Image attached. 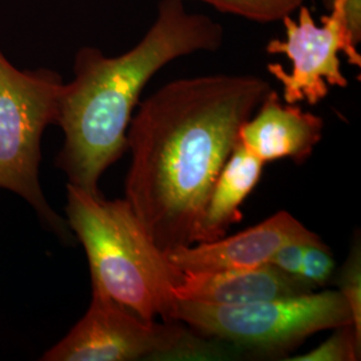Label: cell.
<instances>
[{
    "mask_svg": "<svg viewBox=\"0 0 361 361\" xmlns=\"http://www.w3.org/2000/svg\"><path fill=\"white\" fill-rule=\"evenodd\" d=\"M323 131L322 116L285 104L277 91L271 90L240 128L238 142L264 164L281 158L304 164L322 141Z\"/></svg>",
    "mask_w": 361,
    "mask_h": 361,
    "instance_id": "obj_9",
    "label": "cell"
},
{
    "mask_svg": "<svg viewBox=\"0 0 361 361\" xmlns=\"http://www.w3.org/2000/svg\"><path fill=\"white\" fill-rule=\"evenodd\" d=\"M62 77L50 68L19 70L0 49V189L25 200L42 226L65 244L74 234L42 190V138L56 125Z\"/></svg>",
    "mask_w": 361,
    "mask_h": 361,
    "instance_id": "obj_4",
    "label": "cell"
},
{
    "mask_svg": "<svg viewBox=\"0 0 361 361\" xmlns=\"http://www.w3.org/2000/svg\"><path fill=\"white\" fill-rule=\"evenodd\" d=\"M271 90L255 75L182 78L138 104L128 129L125 200L164 253L197 244L240 128Z\"/></svg>",
    "mask_w": 361,
    "mask_h": 361,
    "instance_id": "obj_1",
    "label": "cell"
},
{
    "mask_svg": "<svg viewBox=\"0 0 361 361\" xmlns=\"http://www.w3.org/2000/svg\"><path fill=\"white\" fill-rule=\"evenodd\" d=\"M174 320L195 334L257 353H284L310 336L352 324L340 290L280 297L244 305L177 301Z\"/></svg>",
    "mask_w": 361,
    "mask_h": 361,
    "instance_id": "obj_5",
    "label": "cell"
},
{
    "mask_svg": "<svg viewBox=\"0 0 361 361\" xmlns=\"http://www.w3.org/2000/svg\"><path fill=\"white\" fill-rule=\"evenodd\" d=\"M361 336L352 324L336 328V332L322 343L317 348L312 349L293 361H355L360 357Z\"/></svg>",
    "mask_w": 361,
    "mask_h": 361,
    "instance_id": "obj_13",
    "label": "cell"
},
{
    "mask_svg": "<svg viewBox=\"0 0 361 361\" xmlns=\"http://www.w3.org/2000/svg\"><path fill=\"white\" fill-rule=\"evenodd\" d=\"M222 13L243 16L258 23L281 22L297 11L305 0H201Z\"/></svg>",
    "mask_w": 361,
    "mask_h": 361,
    "instance_id": "obj_12",
    "label": "cell"
},
{
    "mask_svg": "<svg viewBox=\"0 0 361 361\" xmlns=\"http://www.w3.org/2000/svg\"><path fill=\"white\" fill-rule=\"evenodd\" d=\"M264 165L237 142L207 198L197 244L225 237L233 224L243 219L241 205L257 186Z\"/></svg>",
    "mask_w": 361,
    "mask_h": 361,
    "instance_id": "obj_11",
    "label": "cell"
},
{
    "mask_svg": "<svg viewBox=\"0 0 361 361\" xmlns=\"http://www.w3.org/2000/svg\"><path fill=\"white\" fill-rule=\"evenodd\" d=\"M310 243H314V241H295V243L285 244L284 246L276 250V253L271 256L269 264L274 265L280 271H285L286 274L300 277L305 246Z\"/></svg>",
    "mask_w": 361,
    "mask_h": 361,
    "instance_id": "obj_16",
    "label": "cell"
},
{
    "mask_svg": "<svg viewBox=\"0 0 361 361\" xmlns=\"http://www.w3.org/2000/svg\"><path fill=\"white\" fill-rule=\"evenodd\" d=\"M359 246L350 252L347 264L340 274V292L348 302L352 325L361 336V267Z\"/></svg>",
    "mask_w": 361,
    "mask_h": 361,
    "instance_id": "obj_15",
    "label": "cell"
},
{
    "mask_svg": "<svg viewBox=\"0 0 361 361\" xmlns=\"http://www.w3.org/2000/svg\"><path fill=\"white\" fill-rule=\"evenodd\" d=\"M320 1L326 6V8H329L331 4H332V0H320Z\"/></svg>",
    "mask_w": 361,
    "mask_h": 361,
    "instance_id": "obj_18",
    "label": "cell"
},
{
    "mask_svg": "<svg viewBox=\"0 0 361 361\" xmlns=\"http://www.w3.org/2000/svg\"><path fill=\"white\" fill-rule=\"evenodd\" d=\"M317 240L320 237L292 214L279 212L232 237L180 247L166 256L180 271H243L268 264L276 250L285 244Z\"/></svg>",
    "mask_w": 361,
    "mask_h": 361,
    "instance_id": "obj_8",
    "label": "cell"
},
{
    "mask_svg": "<svg viewBox=\"0 0 361 361\" xmlns=\"http://www.w3.org/2000/svg\"><path fill=\"white\" fill-rule=\"evenodd\" d=\"M344 6L350 35L359 44L361 39V0H344Z\"/></svg>",
    "mask_w": 361,
    "mask_h": 361,
    "instance_id": "obj_17",
    "label": "cell"
},
{
    "mask_svg": "<svg viewBox=\"0 0 361 361\" xmlns=\"http://www.w3.org/2000/svg\"><path fill=\"white\" fill-rule=\"evenodd\" d=\"M224 39L217 22L189 13L183 0H161L154 23L131 50L106 56L82 47L74 78L63 83L56 125L63 145L55 158L67 183L102 194L104 171L128 152V129L147 82L171 61L198 51H216Z\"/></svg>",
    "mask_w": 361,
    "mask_h": 361,
    "instance_id": "obj_2",
    "label": "cell"
},
{
    "mask_svg": "<svg viewBox=\"0 0 361 361\" xmlns=\"http://www.w3.org/2000/svg\"><path fill=\"white\" fill-rule=\"evenodd\" d=\"M335 271V257L332 250L324 244L322 240L310 243L305 246L300 277L320 288L326 284Z\"/></svg>",
    "mask_w": 361,
    "mask_h": 361,
    "instance_id": "obj_14",
    "label": "cell"
},
{
    "mask_svg": "<svg viewBox=\"0 0 361 361\" xmlns=\"http://www.w3.org/2000/svg\"><path fill=\"white\" fill-rule=\"evenodd\" d=\"M90 307L42 361H131L214 356L212 343L177 322H145L91 281Z\"/></svg>",
    "mask_w": 361,
    "mask_h": 361,
    "instance_id": "obj_6",
    "label": "cell"
},
{
    "mask_svg": "<svg viewBox=\"0 0 361 361\" xmlns=\"http://www.w3.org/2000/svg\"><path fill=\"white\" fill-rule=\"evenodd\" d=\"M316 289L302 279L286 274L268 262L243 271H182L173 296L177 301L229 307L296 296Z\"/></svg>",
    "mask_w": 361,
    "mask_h": 361,
    "instance_id": "obj_10",
    "label": "cell"
},
{
    "mask_svg": "<svg viewBox=\"0 0 361 361\" xmlns=\"http://www.w3.org/2000/svg\"><path fill=\"white\" fill-rule=\"evenodd\" d=\"M66 221L82 244L91 281L145 322H176L173 289L182 271L150 240L125 198L66 185Z\"/></svg>",
    "mask_w": 361,
    "mask_h": 361,
    "instance_id": "obj_3",
    "label": "cell"
},
{
    "mask_svg": "<svg viewBox=\"0 0 361 361\" xmlns=\"http://www.w3.org/2000/svg\"><path fill=\"white\" fill-rule=\"evenodd\" d=\"M297 11V19L288 15L281 20L285 39H271L267 44V52L285 55L292 62V70L271 63L268 71L281 83L285 104L313 106L328 97L331 87L348 86L341 71L340 52L345 54L349 65L357 67L361 55L349 31L344 0H332L331 13L322 18V25H317L305 4Z\"/></svg>",
    "mask_w": 361,
    "mask_h": 361,
    "instance_id": "obj_7",
    "label": "cell"
}]
</instances>
